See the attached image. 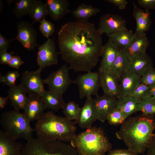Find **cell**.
Wrapping results in <instances>:
<instances>
[{
  "label": "cell",
  "mask_w": 155,
  "mask_h": 155,
  "mask_svg": "<svg viewBox=\"0 0 155 155\" xmlns=\"http://www.w3.org/2000/svg\"><path fill=\"white\" fill-rule=\"evenodd\" d=\"M0 121L3 131L15 140L22 139L27 141L32 138L34 129L19 111L14 110L3 112Z\"/></svg>",
  "instance_id": "6"
},
{
  "label": "cell",
  "mask_w": 155,
  "mask_h": 155,
  "mask_svg": "<svg viewBox=\"0 0 155 155\" xmlns=\"http://www.w3.org/2000/svg\"><path fill=\"white\" fill-rule=\"evenodd\" d=\"M75 121L57 116L52 111L44 113L36 120L34 130L37 138L44 140L71 142L76 135Z\"/></svg>",
  "instance_id": "3"
},
{
  "label": "cell",
  "mask_w": 155,
  "mask_h": 155,
  "mask_svg": "<svg viewBox=\"0 0 155 155\" xmlns=\"http://www.w3.org/2000/svg\"><path fill=\"white\" fill-rule=\"evenodd\" d=\"M63 95L49 90H45L41 97L46 108L57 111L62 109L65 103Z\"/></svg>",
  "instance_id": "27"
},
{
  "label": "cell",
  "mask_w": 155,
  "mask_h": 155,
  "mask_svg": "<svg viewBox=\"0 0 155 155\" xmlns=\"http://www.w3.org/2000/svg\"><path fill=\"white\" fill-rule=\"evenodd\" d=\"M109 40L120 50H125L130 45L135 36L131 30L125 28L115 33L107 35Z\"/></svg>",
  "instance_id": "24"
},
{
  "label": "cell",
  "mask_w": 155,
  "mask_h": 155,
  "mask_svg": "<svg viewBox=\"0 0 155 155\" xmlns=\"http://www.w3.org/2000/svg\"><path fill=\"white\" fill-rule=\"evenodd\" d=\"M105 1L118 7L121 10L125 9L128 4V2L126 0H106Z\"/></svg>",
  "instance_id": "44"
},
{
  "label": "cell",
  "mask_w": 155,
  "mask_h": 155,
  "mask_svg": "<svg viewBox=\"0 0 155 155\" xmlns=\"http://www.w3.org/2000/svg\"><path fill=\"white\" fill-rule=\"evenodd\" d=\"M45 3L49 15L53 20H59L72 12L69 9V3L67 0H47Z\"/></svg>",
  "instance_id": "21"
},
{
  "label": "cell",
  "mask_w": 155,
  "mask_h": 155,
  "mask_svg": "<svg viewBox=\"0 0 155 155\" xmlns=\"http://www.w3.org/2000/svg\"><path fill=\"white\" fill-rule=\"evenodd\" d=\"M155 130L154 117L142 114L128 117L115 135L124 142L128 150L138 154L147 149Z\"/></svg>",
  "instance_id": "2"
},
{
  "label": "cell",
  "mask_w": 155,
  "mask_h": 155,
  "mask_svg": "<svg viewBox=\"0 0 155 155\" xmlns=\"http://www.w3.org/2000/svg\"><path fill=\"white\" fill-rule=\"evenodd\" d=\"M127 118L124 113L115 108L109 114L106 120L110 125L117 126L122 124Z\"/></svg>",
  "instance_id": "34"
},
{
  "label": "cell",
  "mask_w": 155,
  "mask_h": 155,
  "mask_svg": "<svg viewBox=\"0 0 155 155\" xmlns=\"http://www.w3.org/2000/svg\"><path fill=\"white\" fill-rule=\"evenodd\" d=\"M70 144L79 155H104L112 144L100 127H91L75 135Z\"/></svg>",
  "instance_id": "4"
},
{
  "label": "cell",
  "mask_w": 155,
  "mask_h": 155,
  "mask_svg": "<svg viewBox=\"0 0 155 155\" xmlns=\"http://www.w3.org/2000/svg\"><path fill=\"white\" fill-rule=\"evenodd\" d=\"M42 71L38 69L35 71H26L22 74L20 84L28 95L35 94L41 96L45 91Z\"/></svg>",
  "instance_id": "11"
},
{
  "label": "cell",
  "mask_w": 155,
  "mask_h": 155,
  "mask_svg": "<svg viewBox=\"0 0 155 155\" xmlns=\"http://www.w3.org/2000/svg\"><path fill=\"white\" fill-rule=\"evenodd\" d=\"M100 10L90 5L82 3L72 11L73 16L77 21L86 22L91 17L96 15Z\"/></svg>",
  "instance_id": "29"
},
{
  "label": "cell",
  "mask_w": 155,
  "mask_h": 155,
  "mask_svg": "<svg viewBox=\"0 0 155 155\" xmlns=\"http://www.w3.org/2000/svg\"><path fill=\"white\" fill-rule=\"evenodd\" d=\"M24 64L21 58L17 55H13L11 59L9 62L8 65L9 67L17 69Z\"/></svg>",
  "instance_id": "41"
},
{
  "label": "cell",
  "mask_w": 155,
  "mask_h": 155,
  "mask_svg": "<svg viewBox=\"0 0 155 155\" xmlns=\"http://www.w3.org/2000/svg\"><path fill=\"white\" fill-rule=\"evenodd\" d=\"M15 53L13 52H8L5 51L0 52V63L1 64L8 65L12 59Z\"/></svg>",
  "instance_id": "39"
},
{
  "label": "cell",
  "mask_w": 155,
  "mask_h": 155,
  "mask_svg": "<svg viewBox=\"0 0 155 155\" xmlns=\"http://www.w3.org/2000/svg\"><path fill=\"white\" fill-rule=\"evenodd\" d=\"M141 82V77L129 71L126 72L120 80L119 98L129 96Z\"/></svg>",
  "instance_id": "23"
},
{
  "label": "cell",
  "mask_w": 155,
  "mask_h": 155,
  "mask_svg": "<svg viewBox=\"0 0 155 155\" xmlns=\"http://www.w3.org/2000/svg\"><path fill=\"white\" fill-rule=\"evenodd\" d=\"M120 51L108 40L103 46L98 71L110 70Z\"/></svg>",
  "instance_id": "20"
},
{
  "label": "cell",
  "mask_w": 155,
  "mask_h": 155,
  "mask_svg": "<svg viewBox=\"0 0 155 155\" xmlns=\"http://www.w3.org/2000/svg\"><path fill=\"white\" fill-rule=\"evenodd\" d=\"M147 149V152L146 155H155V131L151 139Z\"/></svg>",
  "instance_id": "45"
},
{
  "label": "cell",
  "mask_w": 155,
  "mask_h": 155,
  "mask_svg": "<svg viewBox=\"0 0 155 155\" xmlns=\"http://www.w3.org/2000/svg\"><path fill=\"white\" fill-rule=\"evenodd\" d=\"M126 28V21L119 15L108 13L102 15L98 29L102 34H112Z\"/></svg>",
  "instance_id": "12"
},
{
  "label": "cell",
  "mask_w": 155,
  "mask_h": 155,
  "mask_svg": "<svg viewBox=\"0 0 155 155\" xmlns=\"http://www.w3.org/2000/svg\"><path fill=\"white\" fill-rule=\"evenodd\" d=\"M71 144L59 140L32 138L24 145L20 155H78Z\"/></svg>",
  "instance_id": "5"
},
{
  "label": "cell",
  "mask_w": 155,
  "mask_h": 155,
  "mask_svg": "<svg viewBox=\"0 0 155 155\" xmlns=\"http://www.w3.org/2000/svg\"><path fill=\"white\" fill-rule=\"evenodd\" d=\"M69 69L67 64L63 65L43 80L44 84L48 86L49 90L63 94L70 85L74 83V81L69 76Z\"/></svg>",
  "instance_id": "7"
},
{
  "label": "cell",
  "mask_w": 155,
  "mask_h": 155,
  "mask_svg": "<svg viewBox=\"0 0 155 155\" xmlns=\"http://www.w3.org/2000/svg\"><path fill=\"white\" fill-rule=\"evenodd\" d=\"M12 40H9L0 34V52L7 51Z\"/></svg>",
  "instance_id": "43"
},
{
  "label": "cell",
  "mask_w": 155,
  "mask_h": 155,
  "mask_svg": "<svg viewBox=\"0 0 155 155\" xmlns=\"http://www.w3.org/2000/svg\"><path fill=\"white\" fill-rule=\"evenodd\" d=\"M141 82L150 88L155 86V68L152 67L141 77Z\"/></svg>",
  "instance_id": "38"
},
{
  "label": "cell",
  "mask_w": 155,
  "mask_h": 155,
  "mask_svg": "<svg viewBox=\"0 0 155 155\" xmlns=\"http://www.w3.org/2000/svg\"><path fill=\"white\" fill-rule=\"evenodd\" d=\"M46 108L41 96L35 94H29L23 114L30 122L38 119Z\"/></svg>",
  "instance_id": "14"
},
{
  "label": "cell",
  "mask_w": 155,
  "mask_h": 155,
  "mask_svg": "<svg viewBox=\"0 0 155 155\" xmlns=\"http://www.w3.org/2000/svg\"><path fill=\"white\" fill-rule=\"evenodd\" d=\"M129 62V58L125 50H120L110 70L120 80L127 71Z\"/></svg>",
  "instance_id": "28"
},
{
  "label": "cell",
  "mask_w": 155,
  "mask_h": 155,
  "mask_svg": "<svg viewBox=\"0 0 155 155\" xmlns=\"http://www.w3.org/2000/svg\"><path fill=\"white\" fill-rule=\"evenodd\" d=\"M62 109L67 119L71 121H76L78 118L81 108L75 102L72 100L65 103Z\"/></svg>",
  "instance_id": "32"
},
{
  "label": "cell",
  "mask_w": 155,
  "mask_h": 155,
  "mask_svg": "<svg viewBox=\"0 0 155 155\" xmlns=\"http://www.w3.org/2000/svg\"><path fill=\"white\" fill-rule=\"evenodd\" d=\"M28 15L33 20L32 24L40 22L49 15L46 3L40 0H35Z\"/></svg>",
  "instance_id": "30"
},
{
  "label": "cell",
  "mask_w": 155,
  "mask_h": 155,
  "mask_svg": "<svg viewBox=\"0 0 155 155\" xmlns=\"http://www.w3.org/2000/svg\"><path fill=\"white\" fill-rule=\"evenodd\" d=\"M74 83L78 86L80 98H87L92 95L96 96L100 87L99 72L90 71L80 75L74 81Z\"/></svg>",
  "instance_id": "8"
},
{
  "label": "cell",
  "mask_w": 155,
  "mask_h": 155,
  "mask_svg": "<svg viewBox=\"0 0 155 155\" xmlns=\"http://www.w3.org/2000/svg\"><path fill=\"white\" fill-rule=\"evenodd\" d=\"M35 0H15L13 13L17 18L29 14L30 10Z\"/></svg>",
  "instance_id": "31"
},
{
  "label": "cell",
  "mask_w": 155,
  "mask_h": 155,
  "mask_svg": "<svg viewBox=\"0 0 155 155\" xmlns=\"http://www.w3.org/2000/svg\"><path fill=\"white\" fill-rule=\"evenodd\" d=\"M7 93L11 105L14 110H24L28 97L26 95L27 93L22 86L20 84L10 88Z\"/></svg>",
  "instance_id": "22"
},
{
  "label": "cell",
  "mask_w": 155,
  "mask_h": 155,
  "mask_svg": "<svg viewBox=\"0 0 155 155\" xmlns=\"http://www.w3.org/2000/svg\"><path fill=\"white\" fill-rule=\"evenodd\" d=\"M39 29L43 36L48 39L54 34L55 27L53 23L45 19L40 22Z\"/></svg>",
  "instance_id": "37"
},
{
  "label": "cell",
  "mask_w": 155,
  "mask_h": 155,
  "mask_svg": "<svg viewBox=\"0 0 155 155\" xmlns=\"http://www.w3.org/2000/svg\"><path fill=\"white\" fill-rule=\"evenodd\" d=\"M129 46L125 50L129 58L146 53L149 41L146 33L135 34Z\"/></svg>",
  "instance_id": "25"
},
{
  "label": "cell",
  "mask_w": 155,
  "mask_h": 155,
  "mask_svg": "<svg viewBox=\"0 0 155 155\" xmlns=\"http://www.w3.org/2000/svg\"><path fill=\"white\" fill-rule=\"evenodd\" d=\"M133 16L136 22V27L134 34L135 35L145 33L150 29L152 24L150 13L137 7L133 2Z\"/></svg>",
  "instance_id": "19"
},
{
  "label": "cell",
  "mask_w": 155,
  "mask_h": 155,
  "mask_svg": "<svg viewBox=\"0 0 155 155\" xmlns=\"http://www.w3.org/2000/svg\"><path fill=\"white\" fill-rule=\"evenodd\" d=\"M94 100L98 120L104 122L109 114L115 108L118 99L104 94L102 96L98 95Z\"/></svg>",
  "instance_id": "16"
},
{
  "label": "cell",
  "mask_w": 155,
  "mask_h": 155,
  "mask_svg": "<svg viewBox=\"0 0 155 155\" xmlns=\"http://www.w3.org/2000/svg\"><path fill=\"white\" fill-rule=\"evenodd\" d=\"M150 96L155 99V86L150 88Z\"/></svg>",
  "instance_id": "47"
},
{
  "label": "cell",
  "mask_w": 155,
  "mask_h": 155,
  "mask_svg": "<svg viewBox=\"0 0 155 155\" xmlns=\"http://www.w3.org/2000/svg\"><path fill=\"white\" fill-rule=\"evenodd\" d=\"M17 35L12 41L17 39L26 50L30 51L39 45L37 42L38 33L30 22L21 21L17 25Z\"/></svg>",
  "instance_id": "10"
},
{
  "label": "cell",
  "mask_w": 155,
  "mask_h": 155,
  "mask_svg": "<svg viewBox=\"0 0 155 155\" xmlns=\"http://www.w3.org/2000/svg\"><path fill=\"white\" fill-rule=\"evenodd\" d=\"M1 129L0 131V155H20L24 146Z\"/></svg>",
  "instance_id": "18"
},
{
  "label": "cell",
  "mask_w": 155,
  "mask_h": 155,
  "mask_svg": "<svg viewBox=\"0 0 155 155\" xmlns=\"http://www.w3.org/2000/svg\"><path fill=\"white\" fill-rule=\"evenodd\" d=\"M107 155H137L129 150L116 149L110 150Z\"/></svg>",
  "instance_id": "42"
},
{
  "label": "cell",
  "mask_w": 155,
  "mask_h": 155,
  "mask_svg": "<svg viewBox=\"0 0 155 155\" xmlns=\"http://www.w3.org/2000/svg\"><path fill=\"white\" fill-rule=\"evenodd\" d=\"M137 2L146 11L155 9V0H138Z\"/></svg>",
  "instance_id": "40"
},
{
  "label": "cell",
  "mask_w": 155,
  "mask_h": 155,
  "mask_svg": "<svg viewBox=\"0 0 155 155\" xmlns=\"http://www.w3.org/2000/svg\"><path fill=\"white\" fill-rule=\"evenodd\" d=\"M150 90L148 86L141 82L129 96L140 100L147 96H151Z\"/></svg>",
  "instance_id": "36"
},
{
  "label": "cell",
  "mask_w": 155,
  "mask_h": 155,
  "mask_svg": "<svg viewBox=\"0 0 155 155\" xmlns=\"http://www.w3.org/2000/svg\"><path fill=\"white\" fill-rule=\"evenodd\" d=\"M115 108L122 111L128 118L132 114L141 111L140 100L130 96L120 97Z\"/></svg>",
  "instance_id": "26"
},
{
  "label": "cell",
  "mask_w": 155,
  "mask_h": 155,
  "mask_svg": "<svg viewBox=\"0 0 155 155\" xmlns=\"http://www.w3.org/2000/svg\"><path fill=\"white\" fill-rule=\"evenodd\" d=\"M129 59L127 71L141 77L153 67L152 61L146 53L131 57Z\"/></svg>",
  "instance_id": "17"
},
{
  "label": "cell",
  "mask_w": 155,
  "mask_h": 155,
  "mask_svg": "<svg viewBox=\"0 0 155 155\" xmlns=\"http://www.w3.org/2000/svg\"><path fill=\"white\" fill-rule=\"evenodd\" d=\"M142 115L154 117L155 116V99L151 96H147L140 100Z\"/></svg>",
  "instance_id": "33"
},
{
  "label": "cell",
  "mask_w": 155,
  "mask_h": 155,
  "mask_svg": "<svg viewBox=\"0 0 155 155\" xmlns=\"http://www.w3.org/2000/svg\"><path fill=\"white\" fill-rule=\"evenodd\" d=\"M98 72L100 86L104 94L118 99L119 97V79L110 70Z\"/></svg>",
  "instance_id": "13"
},
{
  "label": "cell",
  "mask_w": 155,
  "mask_h": 155,
  "mask_svg": "<svg viewBox=\"0 0 155 155\" xmlns=\"http://www.w3.org/2000/svg\"><path fill=\"white\" fill-rule=\"evenodd\" d=\"M102 35L93 23L68 22L58 33L59 54L70 69L76 72L91 71L101 57Z\"/></svg>",
  "instance_id": "1"
},
{
  "label": "cell",
  "mask_w": 155,
  "mask_h": 155,
  "mask_svg": "<svg viewBox=\"0 0 155 155\" xmlns=\"http://www.w3.org/2000/svg\"><path fill=\"white\" fill-rule=\"evenodd\" d=\"M58 54L54 40L51 38L47 39L38 46L37 58L38 69L42 71L46 67L57 65Z\"/></svg>",
  "instance_id": "9"
},
{
  "label": "cell",
  "mask_w": 155,
  "mask_h": 155,
  "mask_svg": "<svg viewBox=\"0 0 155 155\" xmlns=\"http://www.w3.org/2000/svg\"><path fill=\"white\" fill-rule=\"evenodd\" d=\"M17 71H8L5 74L0 75V82L11 88L15 86L16 79L20 76Z\"/></svg>",
  "instance_id": "35"
},
{
  "label": "cell",
  "mask_w": 155,
  "mask_h": 155,
  "mask_svg": "<svg viewBox=\"0 0 155 155\" xmlns=\"http://www.w3.org/2000/svg\"><path fill=\"white\" fill-rule=\"evenodd\" d=\"M97 120V114L94 99L92 97L87 98L81 108L78 119L75 121L81 128L87 129L91 127L93 123Z\"/></svg>",
  "instance_id": "15"
},
{
  "label": "cell",
  "mask_w": 155,
  "mask_h": 155,
  "mask_svg": "<svg viewBox=\"0 0 155 155\" xmlns=\"http://www.w3.org/2000/svg\"><path fill=\"white\" fill-rule=\"evenodd\" d=\"M9 98L7 96L6 97H0V109L1 110L5 106L7 103Z\"/></svg>",
  "instance_id": "46"
}]
</instances>
